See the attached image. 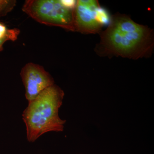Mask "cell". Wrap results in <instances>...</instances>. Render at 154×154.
Segmentation results:
<instances>
[{"instance_id":"9c48e42d","label":"cell","mask_w":154,"mask_h":154,"mask_svg":"<svg viewBox=\"0 0 154 154\" xmlns=\"http://www.w3.org/2000/svg\"><path fill=\"white\" fill-rule=\"evenodd\" d=\"M8 41V39H4L2 40H0V51H2L3 50V45L4 43L6 42V41Z\"/></svg>"},{"instance_id":"6da1fadb","label":"cell","mask_w":154,"mask_h":154,"mask_svg":"<svg viewBox=\"0 0 154 154\" xmlns=\"http://www.w3.org/2000/svg\"><path fill=\"white\" fill-rule=\"evenodd\" d=\"M95 51L101 56L121 57L137 60L152 55L154 33L147 26L134 22L125 14H115L107 29L100 33Z\"/></svg>"},{"instance_id":"7a4b0ae2","label":"cell","mask_w":154,"mask_h":154,"mask_svg":"<svg viewBox=\"0 0 154 154\" xmlns=\"http://www.w3.org/2000/svg\"><path fill=\"white\" fill-rule=\"evenodd\" d=\"M64 96L63 91L54 84L28 102L22 113L28 141L34 142L47 132L63 131L66 121L60 117L58 113Z\"/></svg>"},{"instance_id":"8992f818","label":"cell","mask_w":154,"mask_h":154,"mask_svg":"<svg viewBox=\"0 0 154 154\" xmlns=\"http://www.w3.org/2000/svg\"><path fill=\"white\" fill-rule=\"evenodd\" d=\"M19 33L20 30L19 29H8L5 24L0 22V40L7 39L8 41H16Z\"/></svg>"},{"instance_id":"5b68a950","label":"cell","mask_w":154,"mask_h":154,"mask_svg":"<svg viewBox=\"0 0 154 154\" xmlns=\"http://www.w3.org/2000/svg\"><path fill=\"white\" fill-rule=\"evenodd\" d=\"M95 0H78L74 9L75 31L84 34L100 33L103 26L98 20L97 12L100 7Z\"/></svg>"},{"instance_id":"52a82bcc","label":"cell","mask_w":154,"mask_h":154,"mask_svg":"<svg viewBox=\"0 0 154 154\" xmlns=\"http://www.w3.org/2000/svg\"><path fill=\"white\" fill-rule=\"evenodd\" d=\"M17 2L14 0H0V18L14 9Z\"/></svg>"},{"instance_id":"3957f363","label":"cell","mask_w":154,"mask_h":154,"mask_svg":"<svg viewBox=\"0 0 154 154\" xmlns=\"http://www.w3.org/2000/svg\"><path fill=\"white\" fill-rule=\"evenodd\" d=\"M22 10L41 24L75 31L74 10L65 7L60 0H27Z\"/></svg>"},{"instance_id":"ba28073f","label":"cell","mask_w":154,"mask_h":154,"mask_svg":"<svg viewBox=\"0 0 154 154\" xmlns=\"http://www.w3.org/2000/svg\"><path fill=\"white\" fill-rule=\"evenodd\" d=\"M62 4L67 8L74 10L77 1L75 0H60Z\"/></svg>"},{"instance_id":"277c9868","label":"cell","mask_w":154,"mask_h":154,"mask_svg":"<svg viewBox=\"0 0 154 154\" xmlns=\"http://www.w3.org/2000/svg\"><path fill=\"white\" fill-rule=\"evenodd\" d=\"M28 102L36 98L42 91L54 84L53 78L43 67L29 63L22 68L20 73Z\"/></svg>"}]
</instances>
